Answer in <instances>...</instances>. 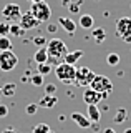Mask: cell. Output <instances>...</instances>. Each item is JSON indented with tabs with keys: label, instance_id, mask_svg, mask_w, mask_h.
<instances>
[{
	"label": "cell",
	"instance_id": "25",
	"mask_svg": "<svg viewBox=\"0 0 131 133\" xmlns=\"http://www.w3.org/2000/svg\"><path fill=\"white\" fill-rule=\"evenodd\" d=\"M30 83L33 87H42L43 85V75H40V73H35V75H32V78H30Z\"/></svg>",
	"mask_w": 131,
	"mask_h": 133
},
{
	"label": "cell",
	"instance_id": "40",
	"mask_svg": "<svg viewBox=\"0 0 131 133\" xmlns=\"http://www.w3.org/2000/svg\"><path fill=\"white\" fill-rule=\"evenodd\" d=\"M50 133H55V131H53V130H52V131H50Z\"/></svg>",
	"mask_w": 131,
	"mask_h": 133
},
{
	"label": "cell",
	"instance_id": "30",
	"mask_svg": "<svg viewBox=\"0 0 131 133\" xmlns=\"http://www.w3.org/2000/svg\"><path fill=\"white\" fill-rule=\"evenodd\" d=\"M33 43L38 45V47H45V45H47V40H45L42 35H38V37H35V38H33Z\"/></svg>",
	"mask_w": 131,
	"mask_h": 133
},
{
	"label": "cell",
	"instance_id": "31",
	"mask_svg": "<svg viewBox=\"0 0 131 133\" xmlns=\"http://www.w3.org/2000/svg\"><path fill=\"white\" fill-rule=\"evenodd\" d=\"M7 115H9V107L0 103V118H3V116H7Z\"/></svg>",
	"mask_w": 131,
	"mask_h": 133
},
{
	"label": "cell",
	"instance_id": "22",
	"mask_svg": "<svg viewBox=\"0 0 131 133\" xmlns=\"http://www.w3.org/2000/svg\"><path fill=\"white\" fill-rule=\"evenodd\" d=\"M106 63L110 66H118V63H120V55L114 53V52L108 53V55H106Z\"/></svg>",
	"mask_w": 131,
	"mask_h": 133
},
{
	"label": "cell",
	"instance_id": "41",
	"mask_svg": "<svg viewBox=\"0 0 131 133\" xmlns=\"http://www.w3.org/2000/svg\"><path fill=\"white\" fill-rule=\"evenodd\" d=\"M129 8H131V3H129Z\"/></svg>",
	"mask_w": 131,
	"mask_h": 133
},
{
	"label": "cell",
	"instance_id": "35",
	"mask_svg": "<svg viewBox=\"0 0 131 133\" xmlns=\"http://www.w3.org/2000/svg\"><path fill=\"white\" fill-rule=\"evenodd\" d=\"M103 133H116V131H114L113 128H105V130H103Z\"/></svg>",
	"mask_w": 131,
	"mask_h": 133
},
{
	"label": "cell",
	"instance_id": "18",
	"mask_svg": "<svg viewBox=\"0 0 131 133\" xmlns=\"http://www.w3.org/2000/svg\"><path fill=\"white\" fill-rule=\"evenodd\" d=\"M91 35H93V40L96 42L98 45L100 43H103L105 38H106V32H105V28H91Z\"/></svg>",
	"mask_w": 131,
	"mask_h": 133
},
{
	"label": "cell",
	"instance_id": "2",
	"mask_svg": "<svg viewBox=\"0 0 131 133\" xmlns=\"http://www.w3.org/2000/svg\"><path fill=\"white\" fill-rule=\"evenodd\" d=\"M55 77L58 78V80L61 83H67V85H70V83H73V80H75V73H76V66L75 65H68L65 63V62H61V63H58L55 66Z\"/></svg>",
	"mask_w": 131,
	"mask_h": 133
},
{
	"label": "cell",
	"instance_id": "33",
	"mask_svg": "<svg viewBox=\"0 0 131 133\" xmlns=\"http://www.w3.org/2000/svg\"><path fill=\"white\" fill-rule=\"evenodd\" d=\"M60 2V5H63V7H68L71 3V0H58Z\"/></svg>",
	"mask_w": 131,
	"mask_h": 133
},
{
	"label": "cell",
	"instance_id": "21",
	"mask_svg": "<svg viewBox=\"0 0 131 133\" xmlns=\"http://www.w3.org/2000/svg\"><path fill=\"white\" fill-rule=\"evenodd\" d=\"M12 48H13V43L9 37H0V52H7Z\"/></svg>",
	"mask_w": 131,
	"mask_h": 133
},
{
	"label": "cell",
	"instance_id": "4",
	"mask_svg": "<svg viewBox=\"0 0 131 133\" xmlns=\"http://www.w3.org/2000/svg\"><path fill=\"white\" fill-rule=\"evenodd\" d=\"M116 35L125 43H131V17H121L116 20Z\"/></svg>",
	"mask_w": 131,
	"mask_h": 133
},
{
	"label": "cell",
	"instance_id": "15",
	"mask_svg": "<svg viewBox=\"0 0 131 133\" xmlns=\"http://www.w3.org/2000/svg\"><path fill=\"white\" fill-rule=\"evenodd\" d=\"M83 55H85L83 50H75V52H68L63 62H65V63H68V65H76V62H78Z\"/></svg>",
	"mask_w": 131,
	"mask_h": 133
},
{
	"label": "cell",
	"instance_id": "23",
	"mask_svg": "<svg viewBox=\"0 0 131 133\" xmlns=\"http://www.w3.org/2000/svg\"><path fill=\"white\" fill-rule=\"evenodd\" d=\"M50 131H52V128L47 123H38L33 127V131L32 133H50Z\"/></svg>",
	"mask_w": 131,
	"mask_h": 133
},
{
	"label": "cell",
	"instance_id": "8",
	"mask_svg": "<svg viewBox=\"0 0 131 133\" xmlns=\"http://www.w3.org/2000/svg\"><path fill=\"white\" fill-rule=\"evenodd\" d=\"M2 17L5 20H12V22H17L22 17V8H20L18 3H9V5L3 7L2 10Z\"/></svg>",
	"mask_w": 131,
	"mask_h": 133
},
{
	"label": "cell",
	"instance_id": "9",
	"mask_svg": "<svg viewBox=\"0 0 131 133\" xmlns=\"http://www.w3.org/2000/svg\"><path fill=\"white\" fill-rule=\"evenodd\" d=\"M18 22H20V27H22L23 30H33V28H37L40 25V22L33 17V14H32L30 10L25 12V14H22Z\"/></svg>",
	"mask_w": 131,
	"mask_h": 133
},
{
	"label": "cell",
	"instance_id": "36",
	"mask_svg": "<svg viewBox=\"0 0 131 133\" xmlns=\"http://www.w3.org/2000/svg\"><path fill=\"white\" fill-rule=\"evenodd\" d=\"M55 30H56V27H55V25H52V23L48 25V32H55Z\"/></svg>",
	"mask_w": 131,
	"mask_h": 133
},
{
	"label": "cell",
	"instance_id": "14",
	"mask_svg": "<svg viewBox=\"0 0 131 133\" xmlns=\"http://www.w3.org/2000/svg\"><path fill=\"white\" fill-rule=\"evenodd\" d=\"M86 116L90 118L91 123H98L100 118H101V113H100V110H98L96 105H86Z\"/></svg>",
	"mask_w": 131,
	"mask_h": 133
},
{
	"label": "cell",
	"instance_id": "24",
	"mask_svg": "<svg viewBox=\"0 0 131 133\" xmlns=\"http://www.w3.org/2000/svg\"><path fill=\"white\" fill-rule=\"evenodd\" d=\"M37 70H38L40 75H43V77H45V75H48V73L52 72V65L50 63H38Z\"/></svg>",
	"mask_w": 131,
	"mask_h": 133
},
{
	"label": "cell",
	"instance_id": "10",
	"mask_svg": "<svg viewBox=\"0 0 131 133\" xmlns=\"http://www.w3.org/2000/svg\"><path fill=\"white\" fill-rule=\"evenodd\" d=\"M101 93H98L96 90H93L91 87H86V90L83 91V102L86 105H98L101 102Z\"/></svg>",
	"mask_w": 131,
	"mask_h": 133
},
{
	"label": "cell",
	"instance_id": "39",
	"mask_svg": "<svg viewBox=\"0 0 131 133\" xmlns=\"http://www.w3.org/2000/svg\"><path fill=\"white\" fill-rule=\"evenodd\" d=\"M123 133H131V128H126V130L123 131Z\"/></svg>",
	"mask_w": 131,
	"mask_h": 133
},
{
	"label": "cell",
	"instance_id": "11",
	"mask_svg": "<svg viewBox=\"0 0 131 133\" xmlns=\"http://www.w3.org/2000/svg\"><path fill=\"white\" fill-rule=\"evenodd\" d=\"M71 120L78 125L80 128H90V127H91V122H90L88 116L83 115V113H78V111H73V113H71Z\"/></svg>",
	"mask_w": 131,
	"mask_h": 133
},
{
	"label": "cell",
	"instance_id": "20",
	"mask_svg": "<svg viewBox=\"0 0 131 133\" xmlns=\"http://www.w3.org/2000/svg\"><path fill=\"white\" fill-rule=\"evenodd\" d=\"M128 110H126V108H118L116 110V113H114V118H113V122L114 123H125L126 122V118H128Z\"/></svg>",
	"mask_w": 131,
	"mask_h": 133
},
{
	"label": "cell",
	"instance_id": "29",
	"mask_svg": "<svg viewBox=\"0 0 131 133\" xmlns=\"http://www.w3.org/2000/svg\"><path fill=\"white\" fill-rule=\"evenodd\" d=\"M45 93H47V95H55L56 93V87L53 85V83H50V85H45Z\"/></svg>",
	"mask_w": 131,
	"mask_h": 133
},
{
	"label": "cell",
	"instance_id": "12",
	"mask_svg": "<svg viewBox=\"0 0 131 133\" xmlns=\"http://www.w3.org/2000/svg\"><path fill=\"white\" fill-rule=\"evenodd\" d=\"M58 103V97L56 95H47L45 93L42 98H40V102H38V107L40 108H53Z\"/></svg>",
	"mask_w": 131,
	"mask_h": 133
},
{
	"label": "cell",
	"instance_id": "16",
	"mask_svg": "<svg viewBox=\"0 0 131 133\" xmlns=\"http://www.w3.org/2000/svg\"><path fill=\"white\" fill-rule=\"evenodd\" d=\"M58 23L63 27V30H67L68 33H73L76 30V23L73 22L71 18H68V17H60L58 18Z\"/></svg>",
	"mask_w": 131,
	"mask_h": 133
},
{
	"label": "cell",
	"instance_id": "27",
	"mask_svg": "<svg viewBox=\"0 0 131 133\" xmlns=\"http://www.w3.org/2000/svg\"><path fill=\"white\" fill-rule=\"evenodd\" d=\"M23 32H25V30H23L20 25H10V33H13L15 37H22Z\"/></svg>",
	"mask_w": 131,
	"mask_h": 133
},
{
	"label": "cell",
	"instance_id": "3",
	"mask_svg": "<svg viewBox=\"0 0 131 133\" xmlns=\"http://www.w3.org/2000/svg\"><path fill=\"white\" fill-rule=\"evenodd\" d=\"M95 72L93 70H90L88 66H78L76 68V73H75V80H73V85L76 87H90L93 82V78H95Z\"/></svg>",
	"mask_w": 131,
	"mask_h": 133
},
{
	"label": "cell",
	"instance_id": "26",
	"mask_svg": "<svg viewBox=\"0 0 131 133\" xmlns=\"http://www.w3.org/2000/svg\"><path fill=\"white\" fill-rule=\"evenodd\" d=\"M10 33V23L0 22V37H9Z\"/></svg>",
	"mask_w": 131,
	"mask_h": 133
},
{
	"label": "cell",
	"instance_id": "5",
	"mask_svg": "<svg viewBox=\"0 0 131 133\" xmlns=\"http://www.w3.org/2000/svg\"><path fill=\"white\" fill-rule=\"evenodd\" d=\"M30 12L33 14V17L38 20L40 23H42V22H48V20H50V17H52V8H50V5H48L45 0H43V2L32 3Z\"/></svg>",
	"mask_w": 131,
	"mask_h": 133
},
{
	"label": "cell",
	"instance_id": "34",
	"mask_svg": "<svg viewBox=\"0 0 131 133\" xmlns=\"http://www.w3.org/2000/svg\"><path fill=\"white\" fill-rule=\"evenodd\" d=\"M2 133H18V131L15 130V128H10V127H9V128H5V130H3Z\"/></svg>",
	"mask_w": 131,
	"mask_h": 133
},
{
	"label": "cell",
	"instance_id": "37",
	"mask_svg": "<svg viewBox=\"0 0 131 133\" xmlns=\"http://www.w3.org/2000/svg\"><path fill=\"white\" fill-rule=\"evenodd\" d=\"M91 128H93L95 131H98V130H100V127H98V123H91Z\"/></svg>",
	"mask_w": 131,
	"mask_h": 133
},
{
	"label": "cell",
	"instance_id": "38",
	"mask_svg": "<svg viewBox=\"0 0 131 133\" xmlns=\"http://www.w3.org/2000/svg\"><path fill=\"white\" fill-rule=\"evenodd\" d=\"M30 3H37V2H43V0H28Z\"/></svg>",
	"mask_w": 131,
	"mask_h": 133
},
{
	"label": "cell",
	"instance_id": "6",
	"mask_svg": "<svg viewBox=\"0 0 131 133\" xmlns=\"http://www.w3.org/2000/svg\"><path fill=\"white\" fill-rule=\"evenodd\" d=\"M18 63V57L15 55L12 50H7V52H0V70L2 72H10L13 70Z\"/></svg>",
	"mask_w": 131,
	"mask_h": 133
},
{
	"label": "cell",
	"instance_id": "7",
	"mask_svg": "<svg viewBox=\"0 0 131 133\" xmlns=\"http://www.w3.org/2000/svg\"><path fill=\"white\" fill-rule=\"evenodd\" d=\"M90 87L93 90H96L98 93H110L113 90V83L106 75H95V78H93Z\"/></svg>",
	"mask_w": 131,
	"mask_h": 133
},
{
	"label": "cell",
	"instance_id": "28",
	"mask_svg": "<svg viewBox=\"0 0 131 133\" xmlns=\"http://www.w3.org/2000/svg\"><path fill=\"white\" fill-rule=\"evenodd\" d=\"M38 103H28V105H27V108H25V110H27V115H35L37 113V111H38Z\"/></svg>",
	"mask_w": 131,
	"mask_h": 133
},
{
	"label": "cell",
	"instance_id": "17",
	"mask_svg": "<svg viewBox=\"0 0 131 133\" xmlns=\"http://www.w3.org/2000/svg\"><path fill=\"white\" fill-rule=\"evenodd\" d=\"M33 60L37 62V65L38 63H47L48 60V53H47V47H40L37 52L33 53Z\"/></svg>",
	"mask_w": 131,
	"mask_h": 133
},
{
	"label": "cell",
	"instance_id": "32",
	"mask_svg": "<svg viewBox=\"0 0 131 133\" xmlns=\"http://www.w3.org/2000/svg\"><path fill=\"white\" fill-rule=\"evenodd\" d=\"M80 5H81V2H78L76 5H68V7H70V12H71V14H78V12H80Z\"/></svg>",
	"mask_w": 131,
	"mask_h": 133
},
{
	"label": "cell",
	"instance_id": "19",
	"mask_svg": "<svg viewBox=\"0 0 131 133\" xmlns=\"http://www.w3.org/2000/svg\"><path fill=\"white\" fill-rule=\"evenodd\" d=\"M15 91H17V85H15V83H5V85H2V88H0V93H2L3 97H13Z\"/></svg>",
	"mask_w": 131,
	"mask_h": 133
},
{
	"label": "cell",
	"instance_id": "13",
	"mask_svg": "<svg viewBox=\"0 0 131 133\" xmlns=\"http://www.w3.org/2000/svg\"><path fill=\"white\" fill-rule=\"evenodd\" d=\"M78 25L81 28H85V30H91L93 25H95V18L90 14H83V15H80V18H78Z\"/></svg>",
	"mask_w": 131,
	"mask_h": 133
},
{
	"label": "cell",
	"instance_id": "1",
	"mask_svg": "<svg viewBox=\"0 0 131 133\" xmlns=\"http://www.w3.org/2000/svg\"><path fill=\"white\" fill-rule=\"evenodd\" d=\"M47 53H48V60L47 63L50 65H58L61 62L65 60V57H67L68 53V48H67V43H65L61 38H52L47 42Z\"/></svg>",
	"mask_w": 131,
	"mask_h": 133
}]
</instances>
